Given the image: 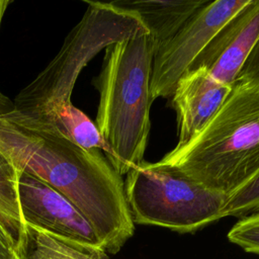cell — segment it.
<instances>
[{
  "instance_id": "cell-11",
  "label": "cell",
  "mask_w": 259,
  "mask_h": 259,
  "mask_svg": "<svg viewBox=\"0 0 259 259\" xmlns=\"http://www.w3.org/2000/svg\"><path fill=\"white\" fill-rule=\"evenodd\" d=\"M19 259H109L102 247L52 235L25 225V239Z\"/></svg>"
},
{
  "instance_id": "cell-15",
  "label": "cell",
  "mask_w": 259,
  "mask_h": 259,
  "mask_svg": "<svg viewBox=\"0 0 259 259\" xmlns=\"http://www.w3.org/2000/svg\"><path fill=\"white\" fill-rule=\"evenodd\" d=\"M230 242L259 255V211L242 218L228 233Z\"/></svg>"
},
{
  "instance_id": "cell-8",
  "label": "cell",
  "mask_w": 259,
  "mask_h": 259,
  "mask_svg": "<svg viewBox=\"0 0 259 259\" xmlns=\"http://www.w3.org/2000/svg\"><path fill=\"white\" fill-rule=\"evenodd\" d=\"M258 37L259 0H250L217 32L188 70L203 68L215 80L233 85Z\"/></svg>"
},
{
  "instance_id": "cell-6",
  "label": "cell",
  "mask_w": 259,
  "mask_h": 259,
  "mask_svg": "<svg viewBox=\"0 0 259 259\" xmlns=\"http://www.w3.org/2000/svg\"><path fill=\"white\" fill-rule=\"evenodd\" d=\"M250 0L208 1L199 8L180 30L155 51L151 96L170 98L178 80L187 72L198 54L217 32Z\"/></svg>"
},
{
  "instance_id": "cell-12",
  "label": "cell",
  "mask_w": 259,
  "mask_h": 259,
  "mask_svg": "<svg viewBox=\"0 0 259 259\" xmlns=\"http://www.w3.org/2000/svg\"><path fill=\"white\" fill-rule=\"evenodd\" d=\"M0 225L19 253L25 239L18 199V171L0 152Z\"/></svg>"
},
{
  "instance_id": "cell-13",
  "label": "cell",
  "mask_w": 259,
  "mask_h": 259,
  "mask_svg": "<svg viewBox=\"0 0 259 259\" xmlns=\"http://www.w3.org/2000/svg\"><path fill=\"white\" fill-rule=\"evenodd\" d=\"M70 141L85 150H99L113 166L114 155L96 124L72 101L63 104L55 113L53 123ZM114 168V167H113Z\"/></svg>"
},
{
  "instance_id": "cell-1",
  "label": "cell",
  "mask_w": 259,
  "mask_h": 259,
  "mask_svg": "<svg viewBox=\"0 0 259 259\" xmlns=\"http://www.w3.org/2000/svg\"><path fill=\"white\" fill-rule=\"evenodd\" d=\"M0 152L66 196L93 228L102 248L116 254L135 233L124 182L99 150H85L56 125L19 111L0 91Z\"/></svg>"
},
{
  "instance_id": "cell-10",
  "label": "cell",
  "mask_w": 259,
  "mask_h": 259,
  "mask_svg": "<svg viewBox=\"0 0 259 259\" xmlns=\"http://www.w3.org/2000/svg\"><path fill=\"white\" fill-rule=\"evenodd\" d=\"M207 0H116L112 3L136 12L154 37L157 48L174 36Z\"/></svg>"
},
{
  "instance_id": "cell-17",
  "label": "cell",
  "mask_w": 259,
  "mask_h": 259,
  "mask_svg": "<svg viewBox=\"0 0 259 259\" xmlns=\"http://www.w3.org/2000/svg\"><path fill=\"white\" fill-rule=\"evenodd\" d=\"M0 259H19L11 240L0 225Z\"/></svg>"
},
{
  "instance_id": "cell-5",
  "label": "cell",
  "mask_w": 259,
  "mask_h": 259,
  "mask_svg": "<svg viewBox=\"0 0 259 259\" xmlns=\"http://www.w3.org/2000/svg\"><path fill=\"white\" fill-rule=\"evenodd\" d=\"M125 175L124 190L134 224L192 233L224 218L226 193L172 167L143 161Z\"/></svg>"
},
{
  "instance_id": "cell-2",
  "label": "cell",
  "mask_w": 259,
  "mask_h": 259,
  "mask_svg": "<svg viewBox=\"0 0 259 259\" xmlns=\"http://www.w3.org/2000/svg\"><path fill=\"white\" fill-rule=\"evenodd\" d=\"M159 163L226 194L259 172V83L236 81L207 123Z\"/></svg>"
},
{
  "instance_id": "cell-9",
  "label": "cell",
  "mask_w": 259,
  "mask_h": 259,
  "mask_svg": "<svg viewBox=\"0 0 259 259\" xmlns=\"http://www.w3.org/2000/svg\"><path fill=\"white\" fill-rule=\"evenodd\" d=\"M233 85L215 80L203 68L188 70L178 80L170 97L177 116L176 146L186 144L207 123L230 94Z\"/></svg>"
},
{
  "instance_id": "cell-16",
  "label": "cell",
  "mask_w": 259,
  "mask_h": 259,
  "mask_svg": "<svg viewBox=\"0 0 259 259\" xmlns=\"http://www.w3.org/2000/svg\"><path fill=\"white\" fill-rule=\"evenodd\" d=\"M236 81L259 83V37L246 59Z\"/></svg>"
},
{
  "instance_id": "cell-3",
  "label": "cell",
  "mask_w": 259,
  "mask_h": 259,
  "mask_svg": "<svg viewBox=\"0 0 259 259\" xmlns=\"http://www.w3.org/2000/svg\"><path fill=\"white\" fill-rule=\"evenodd\" d=\"M157 49L150 32L105 49L95 85L99 92L96 126L122 176L144 161L151 128V74Z\"/></svg>"
},
{
  "instance_id": "cell-7",
  "label": "cell",
  "mask_w": 259,
  "mask_h": 259,
  "mask_svg": "<svg viewBox=\"0 0 259 259\" xmlns=\"http://www.w3.org/2000/svg\"><path fill=\"white\" fill-rule=\"evenodd\" d=\"M18 199L25 225L72 241L102 247L80 210L41 179L19 171Z\"/></svg>"
},
{
  "instance_id": "cell-18",
  "label": "cell",
  "mask_w": 259,
  "mask_h": 259,
  "mask_svg": "<svg viewBox=\"0 0 259 259\" xmlns=\"http://www.w3.org/2000/svg\"><path fill=\"white\" fill-rule=\"evenodd\" d=\"M10 3H11V0H0V27H1V22L3 19L4 13Z\"/></svg>"
},
{
  "instance_id": "cell-14",
  "label": "cell",
  "mask_w": 259,
  "mask_h": 259,
  "mask_svg": "<svg viewBox=\"0 0 259 259\" xmlns=\"http://www.w3.org/2000/svg\"><path fill=\"white\" fill-rule=\"evenodd\" d=\"M259 211V172L243 185L227 194L223 215L244 218Z\"/></svg>"
},
{
  "instance_id": "cell-4",
  "label": "cell",
  "mask_w": 259,
  "mask_h": 259,
  "mask_svg": "<svg viewBox=\"0 0 259 259\" xmlns=\"http://www.w3.org/2000/svg\"><path fill=\"white\" fill-rule=\"evenodd\" d=\"M81 20L68 33L57 56L15 97L22 113L53 123L56 111L71 101L82 69L101 50L123 39L147 33L140 16L112 2L86 1Z\"/></svg>"
}]
</instances>
